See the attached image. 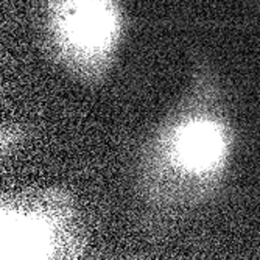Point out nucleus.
<instances>
[{"mask_svg":"<svg viewBox=\"0 0 260 260\" xmlns=\"http://www.w3.org/2000/svg\"><path fill=\"white\" fill-rule=\"evenodd\" d=\"M109 22L106 10H99L87 4L86 7H78L74 13V33L75 39L86 44H97L108 36Z\"/></svg>","mask_w":260,"mask_h":260,"instance_id":"obj_1","label":"nucleus"},{"mask_svg":"<svg viewBox=\"0 0 260 260\" xmlns=\"http://www.w3.org/2000/svg\"><path fill=\"white\" fill-rule=\"evenodd\" d=\"M218 151L217 137L206 128H195L184 137V153L193 165H206Z\"/></svg>","mask_w":260,"mask_h":260,"instance_id":"obj_2","label":"nucleus"}]
</instances>
